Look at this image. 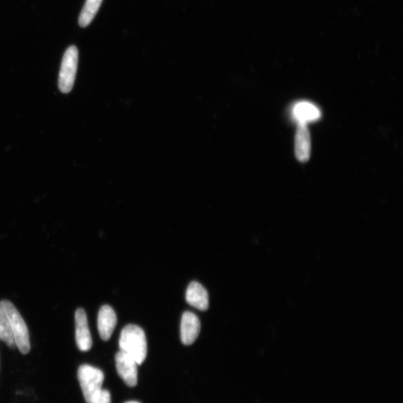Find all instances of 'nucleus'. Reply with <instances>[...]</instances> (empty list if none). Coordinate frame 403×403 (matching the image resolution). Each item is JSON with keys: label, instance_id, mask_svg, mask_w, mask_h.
Segmentation results:
<instances>
[{"label": "nucleus", "instance_id": "10", "mask_svg": "<svg viewBox=\"0 0 403 403\" xmlns=\"http://www.w3.org/2000/svg\"><path fill=\"white\" fill-rule=\"evenodd\" d=\"M295 154L301 162H306L309 159L311 137L307 124H298L295 137Z\"/></svg>", "mask_w": 403, "mask_h": 403}, {"label": "nucleus", "instance_id": "13", "mask_svg": "<svg viewBox=\"0 0 403 403\" xmlns=\"http://www.w3.org/2000/svg\"><path fill=\"white\" fill-rule=\"evenodd\" d=\"M0 340L10 348H15L16 346L7 315L1 306H0Z\"/></svg>", "mask_w": 403, "mask_h": 403}, {"label": "nucleus", "instance_id": "2", "mask_svg": "<svg viewBox=\"0 0 403 403\" xmlns=\"http://www.w3.org/2000/svg\"><path fill=\"white\" fill-rule=\"evenodd\" d=\"M0 306L5 311L12 330L15 345L21 353L28 354L31 344L27 325L14 305L8 300L0 302Z\"/></svg>", "mask_w": 403, "mask_h": 403}, {"label": "nucleus", "instance_id": "1", "mask_svg": "<svg viewBox=\"0 0 403 403\" xmlns=\"http://www.w3.org/2000/svg\"><path fill=\"white\" fill-rule=\"evenodd\" d=\"M119 350L132 357L138 365L142 364L147 355L146 335L136 325H128L122 332L119 340Z\"/></svg>", "mask_w": 403, "mask_h": 403}, {"label": "nucleus", "instance_id": "11", "mask_svg": "<svg viewBox=\"0 0 403 403\" xmlns=\"http://www.w3.org/2000/svg\"><path fill=\"white\" fill-rule=\"evenodd\" d=\"M186 300L191 307L201 311L209 309V294L205 288L197 281H193L186 291Z\"/></svg>", "mask_w": 403, "mask_h": 403}, {"label": "nucleus", "instance_id": "3", "mask_svg": "<svg viewBox=\"0 0 403 403\" xmlns=\"http://www.w3.org/2000/svg\"><path fill=\"white\" fill-rule=\"evenodd\" d=\"M79 382L87 403H92L103 390L105 376L102 370L89 365L78 369Z\"/></svg>", "mask_w": 403, "mask_h": 403}, {"label": "nucleus", "instance_id": "7", "mask_svg": "<svg viewBox=\"0 0 403 403\" xmlns=\"http://www.w3.org/2000/svg\"><path fill=\"white\" fill-rule=\"evenodd\" d=\"M201 328V324L197 315L185 312L181 322V340L184 345H191L197 340Z\"/></svg>", "mask_w": 403, "mask_h": 403}, {"label": "nucleus", "instance_id": "6", "mask_svg": "<svg viewBox=\"0 0 403 403\" xmlns=\"http://www.w3.org/2000/svg\"><path fill=\"white\" fill-rule=\"evenodd\" d=\"M75 340L80 351L87 352L92 347V339L88 318L83 309H78L75 314Z\"/></svg>", "mask_w": 403, "mask_h": 403}, {"label": "nucleus", "instance_id": "14", "mask_svg": "<svg viewBox=\"0 0 403 403\" xmlns=\"http://www.w3.org/2000/svg\"><path fill=\"white\" fill-rule=\"evenodd\" d=\"M111 395L110 391L103 389L101 393L98 396L92 403H112Z\"/></svg>", "mask_w": 403, "mask_h": 403}, {"label": "nucleus", "instance_id": "15", "mask_svg": "<svg viewBox=\"0 0 403 403\" xmlns=\"http://www.w3.org/2000/svg\"><path fill=\"white\" fill-rule=\"evenodd\" d=\"M126 403H140V402H136V401H130V402H126Z\"/></svg>", "mask_w": 403, "mask_h": 403}, {"label": "nucleus", "instance_id": "8", "mask_svg": "<svg viewBox=\"0 0 403 403\" xmlns=\"http://www.w3.org/2000/svg\"><path fill=\"white\" fill-rule=\"evenodd\" d=\"M97 325L101 339L105 342L110 340L117 325V315L111 307L105 305L101 309Z\"/></svg>", "mask_w": 403, "mask_h": 403}, {"label": "nucleus", "instance_id": "5", "mask_svg": "<svg viewBox=\"0 0 403 403\" xmlns=\"http://www.w3.org/2000/svg\"><path fill=\"white\" fill-rule=\"evenodd\" d=\"M116 367L119 376L129 387H135L138 383V364L134 359L122 351L115 357Z\"/></svg>", "mask_w": 403, "mask_h": 403}, {"label": "nucleus", "instance_id": "4", "mask_svg": "<svg viewBox=\"0 0 403 403\" xmlns=\"http://www.w3.org/2000/svg\"><path fill=\"white\" fill-rule=\"evenodd\" d=\"M79 61V52L75 46H71L65 52L62 59L59 78V88L64 94L70 93L75 80Z\"/></svg>", "mask_w": 403, "mask_h": 403}, {"label": "nucleus", "instance_id": "9", "mask_svg": "<svg viewBox=\"0 0 403 403\" xmlns=\"http://www.w3.org/2000/svg\"><path fill=\"white\" fill-rule=\"evenodd\" d=\"M292 115L298 124L307 125L309 123L318 121L321 117V112L318 107L307 101L299 102L294 105Z\"/></svg>", "mask_w": 403, "mask_h": 403}, {"label": "nucleus", "instance_id": "12", "mask_svg": "<svg viewBox=\"0 0 403 403\" xmlns=\"http://www.w3.org/2000/svg\"><path fill=\"white\" fill-rule=\"evenodd\" d=\"M102 2L103 0H86L79 19V24L81 27H88L91 23Z\"/></svg>", "mask_w": 403, "mask_h": 403}]
</instances>
